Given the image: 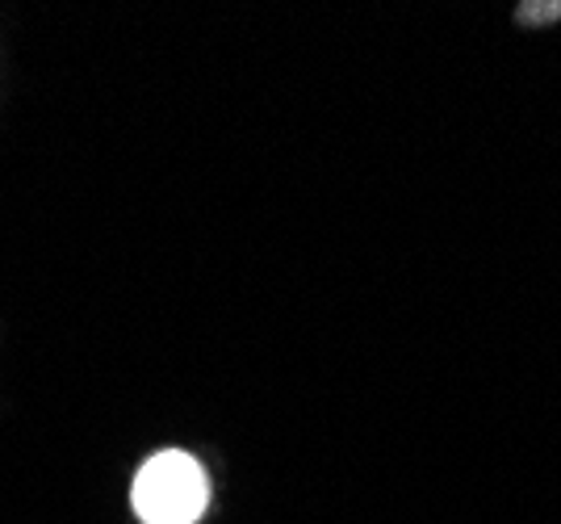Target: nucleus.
<instances>
[{
  "label": "nucleus",
  "instance_id": "1",
  "mask_svg": "<svg viewBox=\"0 0 561 524\" xmlns=\"http://www.w3.org/2000/svg\"><path fill=\"white\" fill-rule=\"evenodd\" d=\"M130 508L142 524H197L210 508V475L185 449L151 453L135 470Z\"/></svg>",
  "mask_w": 561,
  "mask_h": 524
}]
</instances>
